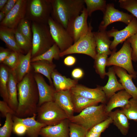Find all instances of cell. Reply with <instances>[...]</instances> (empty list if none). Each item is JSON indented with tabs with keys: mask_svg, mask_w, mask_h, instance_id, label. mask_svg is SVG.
<instances>
[{
	"mask_svg": "<svg viewBox=\"0 0 137 137\" xmlns=\"http://www.w3.org/2000/svg\"><path fill=\"white\" fill-rule=\"evenodd\" d=\"M27 0H18L12 10L0 22V26L15 29L25 17Z\"/></svg>",
	"mask_w": 137,
	"mask_h": 137,
	"instance_id": "12",
	"label": "cell"
},
{
	"mask_svg": "<svg viewBox=\"0 0 137 137\" xmlns=\"http://www.w3.org/2000/svg\"><path fill=\"white\" fill-rule=\"evenodd\" d=\"M113 67L109 68L106 75L108 77L106 84L101 87L107 99H109L118 91L124 90L121 84L117 80Z\"/></svg>",
	"mask_w": 137,
	"mask_h": 137,
	"instance_id": "23",
	"label": "cell"
},
{
	"mask_svg": "<svg viewBox=\"0 0 137 137\" xmlns=\"http://www.w3.org/2000/svg\"><path fill=\"white\" fill-rule=\"evenodd\" d=\"M61 53L60 49L57 45L55 43L48 50L42 54L31 59V62L43 60L50 63H53V59H58Z\"/></svg>",
	"mask_w": 137,
	"mask_h": 137,
	"instance_id": "31",
	"label": "cell"
},
{
	"mask_svg": "<svg viewBox=\"0 0 137 137\" xmlns=\"http://www.w3.org/2000/svg\"><path fill=\"white\" fill-rule=\"evenodd\" d=\"M51 16L66 29L69 22L79 15L84 7V0H50Z\"/></svg>",
	"mask_w": 137,
	"mask_h": 137,
	"instance_id": "2",
	"label": "cell"
},
{
	"mask_svg": "<svg viewBox=\"0 0 137 137\" xmlns=\"http://www.w3.org/2000/svg\"><path fill=\"white\" fill-rule=\"evenodd\" d=\"M36 116L37 114L24 118H19L13 115V121L22 123L26 126L27 128L26 134L28 137H38L41 129L46 126L36 120Z\"/></svg>",
	"mask_w": 137,
	"mask_h": 137,
	"instance_id": "18",
	"label": "cell"
},
{
	"mask_svg": "<svg viewBox=\"0 0 137 137\" xmlns=\"http://www.w3.org/2000/svg\"><path fill=\"white\" fill-rule=\"evenodd\" d=\"M31 22L25 18L20 22L17 28L22 34L32 42V34Z\"/></svg>",
	"mask_w": 137,
	"mask_h": 137,
	"instance_id": "36",
	"label": "cell"
},
{
	"mask_svg": "<svg viewBox=\"0 0 137 137\" xmlns=\"http://www.w3.org/2000/svg\"><path fill=\"white\" fill-rule=\"evenodd\" d=\"M32 34L31 59L48 50L55 43L48 24L32 22Z\"/></svg>",
	"mask_w": 137,
	"mask_h": 137,
	"instance_id": "4",
	"label": "cell"
},
{
	"mask_svg": "<svg viewBox=\"0 0 137 137\" xmlns=\"http://www.w3.org/2000/svg\"><path fill=\"white\" fill-rule=\"evenodd\" d=\"M84 73L83 70L81 68H76L74 69L71 73L72 77L75 80L82 78L83 76Z\"/></svg>",
	"mask_w": 137,
	"mask_h": 137,
	"instance_id": "47",
	"label": "cell"
},
{
	"mask_svg": "<svg viewBox=\"0 0 137 137\" xmlns=\"http://www.w3.org/2000/svg\"><path fill=\"white\" fill-rule=\"evenodd\" d=\"M12 51L9 49L1 47L0 48V63H2Z\"/></svg>",
	"mask_w": 137,
	"mask_h": 137,
	"instance_id": "46",
	"label": "cell"
},
{
	"mask_svg": "<svg viewBox=\"0 0 137 137\" xmlns=\"http://www.w3.org/2000/svg\"><path fill=\"white\" fill-rule=\"evenodd\" d=\"M72 99L74 112L80 113L86 108L98 105V101L81 96L72 94Z\"/></svg>",
	"mask_w": 137,
	"mask_h": 137,
	"instance_id": "29",
	"label": "cell"
},
{
	"mask_svg": "<svg viewBox=\"0 0 137 137\" xmlns=\"http://www.w3.org/2000/svg\"><path fill=\"white\" fill-rule=\"evenodd\" d=\"M6 15L3 12L1 11L0 12V22H1L5 18Z\"/></svg>",
	"mask_w": 137,
	"mask_h": 137,
	"instance_id": "51",
	"label": "cell"
},
{
	"mask_svg": "<svg viewBox=\"0 0 137 137\" xmlns=\"http://www.w3.org/2000/svg\"><path fill=\"white\" fill-rule=\"evenodd\" d=\"M132 98V96L124 90L115 93L109 99L106 105L107 112L108 114L115 108L124 107Z\"/></svg>",
	"mask_w": 137,
	"mask_h": 137,
	"instance_id": "24",
	"label": "cell"
},
{
	"mask_svg": "<svg viewBox=\"0 0 137 137\" xmlns=\"http://www.w3.org/2000/svg\"><path fill=\"white\" fill-rule=\"evenodd\" d=\"M70 91L72 94L94 100L101 104H105L107 101V99L101 87L98 86L92 89L77 84Z\"/></svg>",
	"mask_w": 137,
	"mask_h": 137,
	"instance_id": "14",
	"label": "cell"
},
{
	"mask_svg": "<svg viewBox=\"0 0 137 137\" xmlns=\"http://www.w3.org/2000/svg\"><path fill=\"white\" fill-rule=\"evenodd\" d=\"M8 0H0V10L1 11L7 3Z\"/></svg>",
	"mask_w": 137,
	"mask_h": 137,
	"instance_id": "50",
	"label": "cell"
},
{
	"mask_svg": "<svg viewBox=\"0 0 137 137\" xmlns=\"http://www.w3.org/2000/svg\"><path fill=\"white\" fill-rule=\"evenodd\" d=\"M108 58L107 55L97 54L94 59V66L96 71L102 79L104 78L106 75L105 69Z\"/></svg>",
	"mask_w": 137,
	"mask_h": 137,
	"instance_id": "35",
	"label": "cell"
},
{
	"mask_svg": "<svg viewBox=\"0 0 137 137\" xmlns=\"http://www.w3.org/2000/svg\"><path fill=\"white\" fill-rule=\"evenodd\" d=\"M112 118L113 123L123 135H126L129 128V119L121 110L118 109L108 113Z\"/></svg>",
	"mask_w": 137,
	"mask_h": 137,
	"instance_id": "27",
	"label": "cell"
},
{
	"mask_svg": "<svg viewBox=\"0 0 137 137\" xmlns=\"http://www.w3.org/2000/svg\"><path fill=\"white\" fill-rule=\"evenodd\" d=\"M31 49L25 55L20 53L18 63L13 70L18 83L25 76L31 71Z\"/></svg>",
	"mask_w": 137,
	"mask_h": 137,
	"instance_id": "19",
	"label": "cell"
},
{
	"mask_svg": "<svg viewBox=\"0 0 137 137\" xmlns=\"http://www.w3.org/2000/svg\"><path fill=\"white\" fill-rule=\"evenodd\" d=\"M19 54L12 51L2 63L8 67L14 70L18 63Z\"/></svg>",
	"mask_w": 137,
	"mask_h": 137,
	"instance_id": "41",
	"label": "cell"
},
{
	"mask_svg": "<svg viewBox=\"0 0 137 137\" xmlns=\"http://www.w3.org/2000/svg\"><path fill=\"white\" fill-rule=\"evenodd\" d=\"M95 41L97 54H104L108 55H111L112 52L110 47L112 41L110 39L107 31L99 30L93 32Z\"/></svg>",
	"mask_w": 137,
	"mask_h": 137,
	"instance_id": "22",
	"label": "cell"
},
{
	"mask_svg": "<svg viewBox=\"0 0 137 137\" xmlns=\"http://www.w3.org/2000/svg\"><path fill=\"white\" fill-rule=\"evenodd\" d=\"M107 33L110 38H114L110 47V50H113L116 48L119 44L124 42L128 38L137 33V20L134 17L124 29L118 31L113 28L107 31Z\"/></svg>",
	"mask_w": 137,
	"mask_h": 137,
	"instance_id": "13",
	"label": "cell"
},
{
	"mask_svg": "<svg viewBox=\"0 0 137 137\" xmlns=\"http://www.w3.org/2000/svg\"><path fill=\"white\" fill-rule=\"evenodd\" d=\"M130 43L132 49V61H137V33L127 39Z\"/></svg>",
	"mask_w": 137,
	"mask_h": 137,
	"instance_id": "42",
	"label": "cell"
},
{
	"mask_svg": "<svg viewBox=\"0 0 137 137\" xmlns=\"http://www.w3.org/2000/svg\"><path fill=\"white\" fill-rule=\"evenodd\" d=\"M18 83L13 70L10 68L7 87L8 96V104L15 113L18 105Z\"/></svg>",
	"mask_w": 137,
	"mask_h": 137,
	"instance_id": "21",
	"label": "cell"
},
{
	"mask_svg": "<svg viewBox=\"0 0 137 137\" xmlns=\"http://www.w3.org/2000/svg\"><path fill=\"white\" fill-rule=\"evenodd\" d=\"M17 88L18 105L15 115L24 118L37 114L39 92L34 74L31 71L18 83Z\"/></svg>",
	"mask_w": 137,
	"mask_h": 137,
	"instance_id": "1",
	"label": "cell"
},
{
	"mask_svg": "<svg viewBox=\"0 0 137 137\" xmlns=\"http://www.w3.org/2000/svg\"><path fill=\"white\" fill-rule=\"evenodd\" d=\"M114 71L120 79V81L124 89L132 97L137 99V87L134 84L132 76L126 70L120 67L114 66Z\"/></svg>",
	"mask_w": 137,
	"mask_h": 137,
	"instance_id": "20",
	"label": "cell"
},
{
	"mask_svg": "<svg viewBox=\"0 0 137 137\" xmlns=\"http://www.w3.org/2000/svg\"><path fill=\"white\" fill-rule=\"evenodd\" d=\"M52 10L50 0H28L25 18L31 22L48 24Z\"/></svg>",
	"mask_w": 137,
	"mask_h": 137,
	"instance_id": "7",
	"label": "cell"
},
{
	"mask_svg": "<svg viewBox=\"0 0 137 137\" xmlns=\"http://www.w3.org/2000/svg\"><path fill=\"white\" fill-rule=\"evenodd\" d=\"M112 123V118L109 116L106 119L96 125L88 131L94 133L101 134Z\"/></svg>",
	"mask_w": 137,
	"mask_h": 137,
	"instance_id": "40",
	"label": "cell"
},
{
	"mask_svg": "<svg viewBox=\"0 0 137 137\" xmlns=\"http://www.w3.org/2000/svg\"><path fill=\"white\" fill-rule=\"evenodd\" d=\"M76 58L72 56H69L66 57L64 60L65 65L68 66H71L74 65L76 62Z\"/></svg>",
	"mask_w": 137,
	"mask_h": 137,
	"instance_id": "48",
	"label": "cell"
},
{
	"mask_svg": "<svg viewBox=\"0 0 137 137\" xmlns=\"http://www.w3.org/2000/svg\"><path fill=\"white\" fill-rule=\"evenodd\" d=\"M13 132L19 136H22L26 133L27 128L22 123L18 121H13Z\"/></svg>",
	"mask_w": 137,
	"mask_h": 137,
	"instance_id": "43",
	"label": "cell"
},
{
	"mask_svg": "<svg viewBox=\"0 0 137 137\" xmlns=\"http://www.w3.org/2000/svg\"><path fill=\"white\" fill-rule=\"evenodd\" d=\"M86 6V10L89 16H91L94 11L100 10L104 13L106 9L107 4L105 0H84Z\"/></svg>",
	"mask_w": 137,
	"mask_h": 137,
	"instance_id": "34",
	"label": "cell"
},
{
	"mask_svg": "<svg viewBox=\"0 0 137 137\" xmlns=\"http://www.w3.org/2000/svg\"><path fill=\"white\" fill-rule=\"evenodd\" d=\"M56 92L70 90L77 83V80L67 78L54 70L51 75Z\"/></svg>",
	"mask_w": 137,
	"mask_h": 137,
	"instance_id": "25",
	"label": "cell"
},
{
	"mask_svg": "<svg viewBox=\"0 0 137 137\" xmlns=\"http://www.w3.org/2000/svg\"><path fill=\"white\" fill-rule=\"evenodd\" d=\"M89 25L87 32L68 48L61 52L60 57L70 54H79L88 55L94 59H95L97 55L96 42L91 23Z\"/></svg>",
	"mask_w": 137,
	"mask_h": 137,
	"instance_id": "8",
	"label": "cell"
},
{
	"mask_svg": "<svg viewBox=\"0 0 137 137\" xmlns=\"http://www.w3.org/2000/svg\"><path fill=\"white\" fill-rule=\"evenodd\" d=\"M120 7L127 10L137 18V0H119Z\"/></svg>",
	"mask_w": 137,
	"mask_h": 137,
	"instance_id": "38",
	"label": "cell"
},
{
	"mask_svg": "<svg viewBox=\"0 0 137 137\" xmlns=\"http://www.w3.org/2000/svg\"><path fill=\"white\" fill-rule=\"evenodd\" d=\"M116 48L112 51L111 56L108 58L107 66L113 65L123 68L127 71L133 78H135L136 73L132 63V49L130 44L127 39L121 49L116 52Z\"/></svg>",
	"mask_w": 137,
	"mask_h": 137,
	"instance_id": "6",
	"label": "cell"
},
{
	"mask_svg": "<svg viewBox=\"0 0 137 137\" xmlns=\"http://www.w3.org/2000/svg\"><path fill=\"white\" fill-rule=\"evenodd\" d=\"M48 25L51 36L61 52L73 44V40L66 29L54 20L51 16L48 20Z\"/></svg>",
	"mask_w": 137,
	"mask_h": 137,
	"instance_id": "9",
	"label": "cell"
},
{
	"mask_svg": "<svg viewBox=\"0 0 137 137\" xmlns=\"http://www.w3.org/2000/svg\"><path fill=\"white\" fill-rule=\"evenodd\" d=\"M70 122L67 119L56 125L46 126L41 129L39 135L42 137H70Z\"/></svg>",
	"mask_w": 137,
	"mask_h": 137,
	"instance_id": "16",
	"label": "cell"
},
{
	"mask_svg": "<svg viewBox=\"0 0 137 137\" xmlns=\"http://www.w3.org/2000/svg\"><path fill=\"white\" fill-rule=\"evenodd\" d=\"M121 110L129 119L137 122V99L132 98Z\"/></svg>",
	"mask_w": 137,
	"mask_h": 137,
	"instance_id": "32",
	"label": "cell"
},
{
	"mask_svg": "<svg viewBox=\"0 0 137 137\" xmlns=\"http://www.w3.org/2000/svg\"><path fill=\"white\" fill-rule=\"evenodd\" d=\"M37 120L46 126L56 125L68 118L55 101L46 102L38 107Z\"/></svg>",
	"mask_w": 137,
	"mask_h": 137,
	"instance_id": "5",
	"label": "cell"
},
{
	"mask_svg": "<svg viewBox=\"0 0 137 137\" xmlns=\"http://www.w3.org/2000/svg\"><path fill=\"white\" fill-rule=\"evenodd\" d=\"M10 68L2 64L0 66V94L4 101L8 103L7 84Z\"/></svg>",
	"mask_w": 137,
	"mask_h": 137,
	"instance_id": "30",
	"label": "cell"
},
{
	"mask_svg": "<svg viewBox=\"0 0 137 137\" xmlns=\"http://www.w3.org/2000/svg\"><path fill=\"white\" fill-rule=\"evenodd\" d=\"M18 0H8L5 6L1 11L3 12L6 15L13 8Z\"/></svg>",
	"mask_w": 137,
	"mask_h": 137,
	"instance_id": "45",
	"label": "cell"
},
{
	"mask_svg": "<svg viewBox=\"0 0 137 137\" xmlns=\"http://www.w3.org/2000/svg\"><path fill=\"white\" fill-rule=\"evenodd\" d=\"M88 16L85 7L80 14L69 22L66 29L72 38L74 43L88 32L89 25L87 20Z\"/></svg>",
	"mask_w": 137,
	"mask_h": 137,
	"instance_id": "11",
	"label": "cell"
},
{
	"mask_svg": "<svg viewBox=\"0 0 137 137\" xmlns=\"http://www.w3.org/2000/svg\"><path fill=\"white\" fill-rule=\"evenodd\" d=\"M14 29L1 26L0 39L4 42L8 49L19 53H24L16 42L14 35Z\"/></svg>",
	"mask_w": 137,
	"mask_h": 137,
	"instance_id": "26",
	"label": "cell"
},
{
	"mask_svg": "<svg viewBox=\"0 0 137 137\" xmlns=\"http://www.w3.org/2000/svg\"><path fill=\"white\" fill-rule=\"evenodd\" d=\"M54 101L65 112L68 118L74 115V112L72 94L70 90L56 92Z\"/></svg>",
	"mask_w": 137,
	"mask_h": 137,
	"instance_id": "17",
	"label": "cell"
},
{
	"mask_svg": "<svg viewBox=\"0 0 137 137\" xmlns=\"http://www.w3.org/2000/svg\"><path fill=\"white\" fill-rule=\"evenodd\" d=\"M13 115L10 114L6 116L5 123L0 128V137H10L13 131Z\"/></svg>",
	"mask_w": 137,
	"mask_h": 137,
	"instance_id": "37",
	"label": "cell"
},
{
	"mask_svg": "<svg viewBox=\"0 0 137 137\" xmlns=\"http://www.w3.org/2000/svg\"><path fill=\"white\" fill-rule=\"evenodd\" d=\"M108 117L106 105L101 104L88 107L78 114L74 115L68 119L70 122L81 126L88 131Z\"/></svg>",
	"mask_w": 137,
	"mask_h": 137,
	"instance_id": "3",
	"label": "cell"
},
{
	"mask_svg": "<svg viewBox=\"0 0 137 137\" xmlns=\"http://www.w3.org/2000/svg\"><path fill=\"white\" fill-rule=\"evenodd\" d=\"M103 14L102 20L99 27V30H106L109 25L115 22H122L128 25L134 17L132 15L115 9L113 3L107 4Z\"/></svg>",
	"mask_w": 137,
	"mask_h": 137,
	"instance_id": "10",
	"label": "cell"
},
{
	"mask_svg": "<svg viewBox=\"0 0 137 137\" xmlns=\"http://www.w3.org/2000/svg\"><path fill=\"white\" fill-rule=\"evenodd\" d=\"M0 111L2 116L3 117H5L8 114L15 115V113L8 103L3 100L0 101Z\"/></svg>",
	"mask_w": 137,
	"mask_h": 137,
	"instance_id": "44",
	"label": "cell"
},
{
	"mask_svg": "<svg viewBox=\"0 0 137 137\" xmlns=\"http://www.w3.org/2000/svg\"><path fill=\"white\" fill-rule=\"evenodd\" d=\"M34 77L38 88L39 100L38 107L46 102L54 101L56 92L53 86L48 85L40 74L35 73Z\"/></svg>",
	"mask_w": 137,
	"mask_h": 137,
	"instance_id": "15",
	"label": "cell"
},
{
	"mask_svg": "<svg viewBox=\"0 0 137 137\" xmlns=\"http://www.w3.org/2000/svg\"><path fill=\"white\" fill-rule=\"evenodd\" d=\"M14 32L17 44L24 54H26L32 49V42L22 34L17 28L14 29Z\"/></svg>",
	"mask_w": 137,
	"mask_h": 137,
	"instance_id": "33",
	"label": "cell"
},
{
	"mask_svg": "<svg viewBox=\"0 0 137 137\" xmlns=\"http://www.w3.org/2000/svg\"><path fill=\"white\" fill-rule=\"evenodd\" d=\"M101 134L97 133L88 131L85 137H101Z\"/></svg>",
	"mask_w": 137,
	"mask_h": 137,
	"instance_id": "49",
	"label": "cell"
},
{
	"mask_svg": "<svg viewBox=\"0 0 137 137\" xmlns=\"http://www.w3.org/2000/svg\"><path fill=\"white\" fill-rule=\"evenodd\" d=\"M69 128L70 137H85L88 131L81 126L70 122Z\"/></svg>",
	"mask_w": 137,
	"mask_h": 137,
	"instance_id": "39",
	"label": "cell"
},
{
	"mask_svg": "<svg viewBox=\"0 0 137 137\" xmlns=\"http://www.w3.org/2000/svg\"><path fill=\"white\" fill-rule=\"evenodd\" d=\"M31 65L35 73L42 74L48 79L51 85L53 86L51 75L55 70L56 65L45 60H38L31 62Z\"/></svg>",
	"mask_w": 137,
	"mask_h": 137,
	"instance_id": "28",
	"label": "cell"
}]
</instances>
